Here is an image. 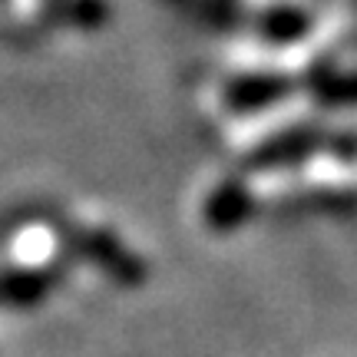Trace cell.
<instances>
[{"label": "cell", "instance_id": "6da1fadb", "mask_svg": "<svg viewBox=\"0 0 357 357\" xmlns=\"http://www.w3.org/2000/svg\"><path fill=\"white\" fill-rule=\"evenodd\" d=\"M66 238L73 245V252L79 258H86L93 265L106 271L113 281L126 284V288H136L146 281V265L129 252L126 245L119 242L116 235L102 229H66Z\"/></svg>", "mask_w": 357, "mask_h": 357}, {"label": "cell", "instance_id": "7a4b0ae2", "mask_svg": "<svg viewBox=\"0 0 357 357\" xmlns=\"http://www.w3.org/2000/svg\"><path fill=\"white\" fill-rule=\"evenodd\" d=\"M324 142H328V136L318 126H291V129H284V132H278V136L265 139L255 153H248L245 162H248V169H258V172L301 166L318 149H324Z\"/></svg>", "mask_w": 357, "mask_h": 357}, {"label": "cell", "instance_id": "3957f363", "mask_svg": "<svg viewBox=\"0 0 357 357\" xmlns=\"http://www.w3.org/2000/svg\"><path fill=\"white\" fill-rule=\"evenodd\" d=\"M252 212H255V195H252V189L245 185L242 178L218 182L202 208V215L212 231H235L238 225H245L252 218Z\"/></svg>", "mask_w": 357, "mask_h": 357}, {"label": "cell", "instance_id": "277c9868", "mask_svg": "<svg viewBox=\"0 0 357 357\" xmlns=\"http://www.w3.org/2000/svg\"><path fill=\"white\" fill-rule=\"evenodd\" d=\"M60 281L56 268H7L0 271V307H37L47 301Z\"/></svg>", "mask_w": 357, "mask_h": 357}, {"label": "cell", "instance_id": "5b68a950", "mask_svg": "<svg viewBox=\"0 0 357 357\" xmlns=\"http://www.w3.org/2000/svg\"><path fill=\"white\" fill-rule=\"evenodd\" d=\"M291 93V79L281 73H252V77L231 79L225 89V102L235 113H252V109H265L271 102L284 100Z\"/></svg>", "mask_w": 357, "mask_h": 357}, {"label": "cell", "instance_id": "8992f818", "mask_svg": "<svg viewBox=\"0 0 357 357\" xmlns=\"http://www.w3.org/2000/svg\"><path fill=\"white\" fill-rule=\"evenodd\" d=\"M307 26H311V20H307L305 10H294V7H284V10H275L271 13V20H268V37L275 40H294L301 37Z\"/></svg>", "mask_w": 357, "mask_h": 357}, {"label": "cell", "instance_id": "52a82bcc", "mask_svg": "<svg viewBox=\"0 0 357 357\" xmlns=\"http://www.w3.org/2000/svg\"><path fill=\"white\" fill-rule=\"evenodd\" d=\"M318 96L331 106H351L357 102V73H331L328 79L318 83Z\"/></svg>", "mask_w": 357, "mask_h": 357}, {"label": "cell", "instance_id": "ba28073f", "mask_svg": "<svg viewBox=\"0 0 357 357\" xmlns=\"http://www.w3.org/2000/svg\"><path fill=\"white\" fill-rule=\"evenodd\" d=\"M63 10L70 13L73 24H83V26L100 24L102 17H106V7H102L100 0H66Z\"/></svg>", "mask_w": 357, "mask_h": 357}, {"label": "cell", "instance_id": "9c48e42d", "mask_svg": "<svg viewBox=\"0 0 357 357\" xmlns=\"http://www.w3.org/2000/svg\"><path fill=\"white\" fill-rule=\"evenodd\" d=\"M324 149L334 153L337 159H357V136L354 132H337V136H328Z\"/></svg>", "mask_w": 357, "mask_h": 357}]
</instances>
